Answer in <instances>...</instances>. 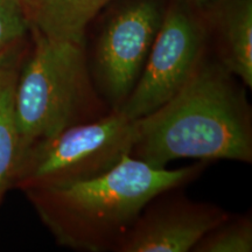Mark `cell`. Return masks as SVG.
<instances>
[{
    "label": "cell",
    "instance_id": "1",
    "mask_svg": "<svg viewBox=\"0 0 252 252\" xmlns=\"http://www.w3.org/2000/svg\"><path fill=\"white\" fill-rule=\"evenodd\" d=\"M248 88L208 49L168 102L135 119L130 156L157 168L178 159L252 162Z\"/></svg>",
    "mask_w": 252,
    "mask_h": 252
},
{
    "label": "cell",
    "instance_id": "2",
    "mask_svg": "<svg viewBox=\"0 0 252 252\" xmlns=\"http://www.w3.org/2000/svg\"><path fill=\"white\" fill-rule=\"evenodd\" d=\"M208 162L176 169L157 168L125 156L104 174L63 186L25 190L61 247L83 252H115L141 209L157 194L186 187Z\"/></svg>",
    "mask_w": 252,
    "mask_h": 252
},
{
    "label": "cell",
    "instance_id": "3",
    "mask_svg": "<svg viewBox=\"0 0 252 252\" xmlns=\"http://www.w3.org/2000/svg\"><path fill=\"white\" fill-rule=\"evenodd\" d=\"M30 34L32 48L21 62L14 94L19 157L32 145L111 111L91 77L86 41Z\"/></svg>",
    "mask_w": 252,
    "mask_h": 252
},
{
    "label": "cell",
    "instance_id": "4",
    "mask_svg": "<svg viewBox=\"0 0 252 252\" xmlns=\"http://www.w3.org/2000/svg\"><path fill=\"white\" fill-rule=\"evenodd\" d=\"M134 123L111 110L32 145L19 157L12 187L23 191L63 187L104 174L131 153Z\"/></svg>",
    "mask_w": 252,
    "mask_h": 252
},
{
    "label": "cell",
    "instance_id": "5",
    "mask_svg": "<svg viewBox=\"0 0 252 252\" xmlns=\"http://www.w3.org/2000/svg\"><path fill=\"white\" fill-rule=\"evenodd\" d=\"M168 0H112L94 19L86 46L93 81L111 110H121L139 80Z\"/></svg>",
    "mask_w": 252,
    "mask_h": 252
},
{
    "label": "cell",
    "instance_id": "6",
    "mask_svg": "<svg viewBox=\"0 0 252 252\" xmlns=\"http://www.w3.org/2000/svg\"><path fill=\"white\" fill-rule=\"evenodd\" d=\"M208 49L202 9L168 0L143 72L118 111L135 121L160 108L187 83Z\"/></svg>",
    "mask_w": 252,
    "mask_h": 252
},
{
    "label": "cell",
    "instance_id": "7",
    "mask_svg": "<svg viewBox=\"0 0 252 252\" xmlns=\"http://www.w3.org/2000/svg\"><path fill=\"white\" fill-rule=\"evenodd\" d=\"M185 187L157 194L145 204L115 252H187L220 223L228 210L186 196Z\"/></svg>",
    "mask_w": 252,
    "mask_h": 252
},
{
    "label": "cell",
    "instance_id": "8",
    "mask_svg": "<svg viewBox=\"0 0 252 252\" xmlns=\"http://www.w3.org/2000/svg\"><path fill=\"white\" fill-rule=\"evenodd\" d=\"M201 9L209 50L251 89L252 0H210Z\"/></svg>",
    "mask_w": 252,
    "mask_h": 252
},
{
    "label": "cell",
    "instance_id": "9",
    "mask_svg": "<svg viewBox=\"0 0 252 252\" xmlns=\"http://www.w3.org/2000/svg\"><path fill=\"white\" fill-rule=\"evenodd\" d=\"M112 0H24L30 30L55 40L86 41L94 18Z\"/></svg>",
    "mask_w": 252,
    "mask_h": 252
},
{
    "label": "cell",
    "instance_id": "10",
    "mask_svg": "<svg viewBox=\"0 0 252 252\" xmlns=\"http://www.w3.org/2000/svg\"><path fill=\"white\" fill-rule=\"evenodd\" d=\"M23 59V46L0 58V203L13 185L20 151L14 94Z\"/></svg>",
    "mask_w": 252,
    "mask_h": 252
},
{
    "label": "cell",
    "instance_id": "11",
    "mask_svg": "<svg viewBox=\"0 0 252 252\" xmlns=\"http://www.w3.org/2000/svg\"><path fill=\"white\" fill-rule=\"evenodd\" d=\"M193 252H251L252 216L245 214H230L228 219L208 231Z\"/></svg>",
    "mask_w": 252,
    "mask_h": 252
},
{
    "label": "cell",
    "instance_id": "12",
    "mask_svg": "<svg viewBox=\"0 0 252 252\" xmlns=\"http://www.w3.org/2000/svg\"><path fill=\"white\" fill-rule=\"evenodd\" d=\"M28 34L24 0H0V58L23 46Z\"/></svg>",
    "mask_w": 252,
    "mask_h": 252
},
{
    "label": "cell",
    "instance_id": "13",
    "mask_svg": "<svg viewBox=\"0 0 252 252\" xmlns=\"http://www.w3.org/2000/svg\"><path fill=\"white\" fill-rule=\"evenodd\" d=\"M185 1L189 2V4L196 6L198 8H203L204 6H206L208 2L210 1V0H185Z\"/></svg>",
    "mask_w": 252,
    "mask_h": 252
}]
</instances>
